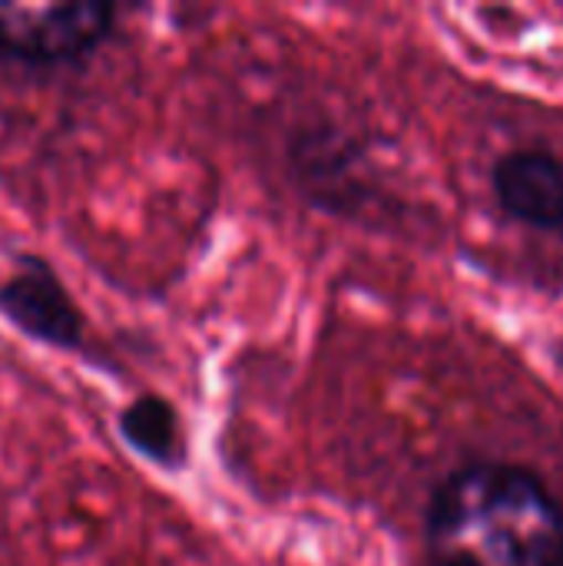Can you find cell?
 Listing matches in <instances>:
<instances>
[{"label":"cell","instance_id":"obj_2","mask_svg":"<svg viewBox=\"0 0 563 566\" xmlns=\"http://www.w3.org/2000/svg\"><path fill=\"white\" fill-rule=\"evenodd\" d=\"M119 23V7L106 0L13 3L0 0V60L20 66H80Z\"/></svg>","mask_w":563,"mask_h":566},{"label":"cell","instance_id":"obj_1","mask_svg":"<svg viewBox=\"0 0 563 566\" xmlns=\"http://www.w3.org/2000/svg\"><path fill=\"white\" fill-rule=\"evenodd\" d=\"M431 566H563V507L521 464L455 468L425 517Z\"/></svg>","mask_w":563,"mask_h":566},{"label":"cell","instance_id":"obj_4","mask_svg":"<svg viewBox=\"0 0 563 566\" xmlns=\"http://www.w3.org/2000/svg\"><path fill=\"white\" fill-rule=\"evenodd\" d=\"M498 206L531 226L554 232L563 229V159L548 149H511L491 169Z\"/></svg>","mask_w":563,"mask_h":566},{"label":"cell","instance_id":"obj_5","mask_svg":"<svg viewBox=\"0 0 563 566\" xmlns=\"http://www.w3.org/2000/svg\"><path fill=\"white\" fill-rule=\"evenodd\" d=\"M119 438L126 448L149 464L163 471H179L186 464V438H183V418L176 405L163 395H139L133 398L119 418H116Z\"/></svg>","mask_w":563,"mask_h":566},{"label":"cell","instance_id":"obj_3","mask_svg":"<svg viewBox=\"0 0 563 566\" xmlns=\"http://www.w3.org/2000/svg\"><path fill=\"white\" fill-rule=\"evenodd\" d=\"M0 315L30 342L60 352H80L86 318L60 272L40 255H20L0 282Z\"/></svg>","mask_w":563,"mask_h":566}]
</instances>
